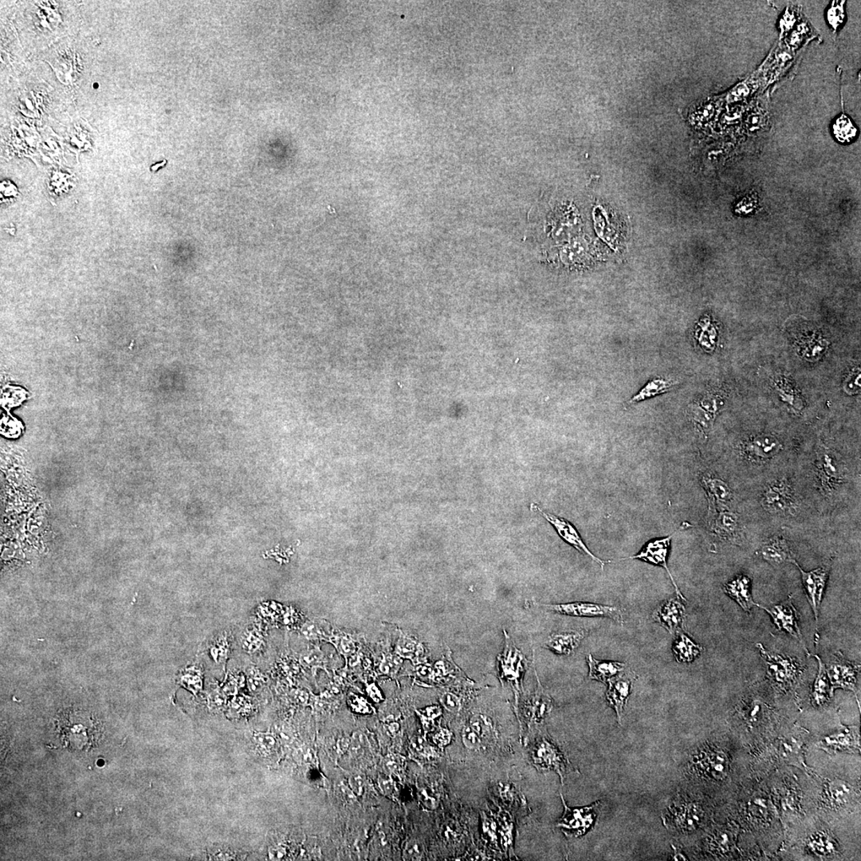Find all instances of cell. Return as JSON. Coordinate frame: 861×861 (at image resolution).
<instances>
[{"label": "cell", "instance_id": "1", "mask_svg": "<svg viewBox=\"0 0 861 861\" xmlns=\"http://www.w3.org/2000/svg\"><path fill=\"white\" fill-rule=\"evenodd\" d=\"M505 648L502 653L498 657L500 663L501 680L510 684L514 691L518 694L521 689L522 679L525 671L528 666V660L518 650L508 636L506 631Z\"/></svg>", "mask_w": 861, "mask_h": 861}, {"label": "cell", "instance_id": "2", "mask_svg": "<svg viewBox=\"0 0 861 861\" xmlns=\"http://www.w3.org/2000/svg\"><path fill=\"white\" fill-rule=\"evenodd\" d=\"M532 760L540 771H554L559 774L561 782L572 767L566 757L557 746L546 738H541L533 746Z\"/></svg>", "mask_w": 861, "mask_h": 861}, {"label": "cell", "instance_id": "3", "mask_svg": "<svg viewBox=\"0 0 861 861\" xmlns=\"http://www.w3.org/2000/svg\"><path fill=\"white\" fill-rule=\"evenodd\" d=\"M757 646L760 649L769 676L777 684L787 687L792 686L797 681L801 671V666L795 659L768 652L761 643H757Z\"/></svg>", "mask_w": 861, "mask_h": 861}, {"label": "cell", "instance_id": "4", "mask_svg": "<svg viewBox=\"0 0 861 861\" xmlns=\"http://www.w3.org/2000/svg\"><path fill=\"white\" fill-rule=\"evenodd\" d=\"M543 609L562 615L581 617H608L612 620L623 624L624 616L623 612L616 606H609L593 603L574 602L559 605H541Z\"/></svg>", "mask_w": 861, "mask_h": 861}, {"label": "cell", "instance_id": "5", "mask_svg": "<svg viewBox=\"0 0 861 861\" xmlns=\"http://www.w3.org/2000/svg\"><path fill=\"white\" fill-rule=\"evenodd\" d=\"M562 803L565 806L564 814L557 822V827L562 828L567 836L581 837L593 826L597 817L599 801L581 809L568 808L561 794Z\"/></svg>", "mask_w": 861, "mask_h": 861}, {"label": "cell", "instance_id": "6", "mask_svg": "<svg viewBox=\"0 0 861 861\" xmlns=\"http://www.w3.org/2000/svg\"><path fill=\"white\" fill-rule=\"evenodd\" d=\"M532 510L537 511L541 516L546 519L547 521H548L552 526L554 527L557 534L560 536V538L564 540L566 543L573 546V548H575L577 550L580 552V553L589 556L590 559L593 560L595 562H597L598 564L602 567V570L605 564H607V563L609 562L603 561L598 559V557H596L592 552L589 550L587 545L584 544L580 534L577 532V530L574 527L571 523L567 521L566 519L556 516L555 514H552L550 513H547L537 505H534V503H532Z\"/></svg>", "mask_w": 861, "mask_h": 861}, {"label": "cell", "instance_id": "7", "mask_svg": "<svg viewBox=\"0 0 861 861\" xmlns=\"http://www.w3.org/2000/svg\"><path fill=\"white\" fill-rule=\"evenodd\" d=\"M762 503L768 512L783 514L795 510L796 500L792 486L786 479H780L766 487Z\"/></svg>", "mask_w": 861, "mask_h": 861}, {"label": "cell", "instance_id": "8", "mask_svg": "<svg viewBox=\"0 0 861 861\" xmlns=\"http://www.w3.org/2000/svg\"><path fill=\"white\" fill-rule=\"evenodd\" d=\"M817 468L822 489L826 493L838 489L846 478V470L841 460L827 448L817 454Z\"/></svg>", "mask_w": 861, "mask_h": 861}, {"label": "cell", "instance_id": "9", "mask_svg": "<svg viewBox=\"0 0 861 861\" xmlns=\"http://www.w3.org/2000/svg\"><path fill=\"white\" fill-rule=\"evenodd\" d=\"M826 669L828 679L834 687L855 689L860 664L849 662L841 652H837Z\"/></svg>", "mask_w": 861, "mask_h": 861}, {"label": "cell", "instance_id": "10", "mask_svg": "<svg viewBox=\"0 0 861 861\" xmlns=\"http://www.w3.org/2000/svg\"><path fill=\"white\" fill-rule=\"evenodd\" d=\"M671 538H673V535H670L667 538L658 539L649 541V543L643 547V549L639 552L637 555L628 557V559L641 560L650 563V564L664 568L666 571L668 572L671 582H673L677 595H678V597L682 600H686L684 596L682 595L678 587H677L673 575H671L668 566V557Z\"/></svg>", "mask_w": 861, "mask_h": 861}, {"label": "cell", "instance_id": "11", "mask_svg": "<svg viewBox=\"0 0 861 861\" xmlns=\"http://www.w3.org/2000/svg\"><path fill=\"white\" fill-rule=\"evenodd\" d=\"M760 606V608L767 612L772 617L774 624L776 625L779 630L787 631L789 634L803 644L805 648L803 637L801 635V632L798 625V615L792 600H787L781 604L774 605L771 606Z\"/></svg>", "mask_w": 861, "mask_h": 861}, {"label": "cell", "instance_id": "12", "mask_svg": "<svg viewBox=\"0 0 861 861\" xmlns=\"http://www.w3.org/2000/svg\"><path fill=\"white\" fill-rule=\"evenodd\" d=\"M794 564L797 566L800 573H801V579L806 592L807 598L813 609L816 621H819V609L821 603L823 593L826 586L828 577V568L826 567H821L810 572H806L801 568L798 564L797 561H794Z\"/></svg>", "mask_w": 861, "mask_h": 861}, {"label": "cell", "instance_id": "13", "mask_svg": "<svg viewBox=\"0 0 861 861\" xmlns=\"http://www.w3.org/2000/svg\"><path fill=\"white\" fill-rule=\"evenodd\" d=\"M685 617V606L676 598L664 600L653 614V620L665 628L670 634L683 629Z\"/></svg>", "mask_w": 861, "mask_h": 861}, {"label": "cell", "instance_id": "14", "mask_svg": "<svg viewBox=\"0 0 861 861\" xmlns=\"http://www.w3.org/2000/svg\"><path fill=\"white\" fill-rule=\"evenodd\" d=\"M635 674L632 671L620 673L609 681V689L606 692V698L611 707H613L621 723L623 712L631 694Z\"/></svg>", "mask_w": 861, "mask_h": 861}, {"label": "cell", "instance_id": "15", "mask_svg": "<svg viewBox=\"0 0 861 861\" xmlns=\"http://www.w3.org/2000/svg\"><path fill=\"white\" fill-rule=\"evenodd\" d=\"M782 449V445L778 438L760 435L747 441L743 446V452L751 461L761 463L777 456Z\"/></svg>", "mask_w": 861, "mask_h": 861}, {"label": "cell", "instance_id": "16", "mask_svg": "<svg viewBox=\"0 0 861 861\" xmlns=\"http://www.w3.org/2000/svg\"><path fill=\"white\" fill-rule=\"evenodd\" d=\"M703 814L701 809L695 804H674L670 807L669 821L676 830L691 832L700 826Z\"/></svg>", "mask_w": 861, "mask_h": 861}, {"label": "cell", "instance_id": "17", "mask_svg": "<svg viewBox=\"0 0 861 861\" xmlns=\"http://www.w3.org/2000/svg\"><path fill=\"white\" fill-rule=\"evenodd\" d=\"M698 765L703 774L716 780L724 779L729 772V760L721 751H703L698 757Z\"/></svg>", "mask_w": 861, "mask_h": 861}, {"label": "cell", "instance_id": "18", "mask_svg": "<svg viewBox=\"0 0 861 861\" xmlns=\"http://www.w3.org/2000/svg\"><path fill=\"white\" fill-rule=\"evenodd\" d=\"M587 634V632L584 630L554 633L547 639L544 647L557 655L571 656Z\"/></svg>", "mask_w": 861, "mask_h": 861}, {"label": "cell", "instance_id": "19", "mask_svg": "<svg viewBox=\"0 0 861 861\" xmlns=\"http://www.w3.org/2000/svg\"><path fill=\"white\" fill-rule=\"evenodd\" d=\"M760 555L763 559L773 566H781L795 561L793 551L787 540L782 537H774L766 541L762 546Z\"/></svg>", "mask_w": 861, "mask_h": 861}, {"label": "cell", "instance_id": "20", "mask_svg": "<svg viewBox=\"0 0 861 861\" xmlns=\"http://www.w3.org/2000/svg\"><path fill=\"white\" fill-rule=\"evenodd\" d=\"M538 683L537 691L532 700L529 701L526 710H525V719H527L529 725L543 723L553 707L551 698L544 691L539 680Z\"/></svg>", "mask_w": 861, "mask_h": 861}, {"label": "cell", "instance_id": "21", "mask_svg": "<svg viewBox=\"0 0 861 861\" xmlns=\"http://www.w3.org/2000/svg\"><path fill=\"white\" fill-rule=\"evenodd\" d=\"M723 591L734 599L746 613L751 614L753 607L757 605L752 598L751 579L746 575H740L725 584Z\"/></svg>", "mask_w": 861, "mask_h": 861}, {"label": "cell", "instance_id": "22", "mask_svg": "<svg viewBox=\"0 0 861 861\" xmlns=\"http://www.w3.org/2000/svg\"><path fill=\"white\" fill-rule=\"evenodd\" d=\"M718 409L717 398L712 396V394H707V396L704 397L700 403L690 406L689 413L696 423L700 425L703 429L707 431L713 425Z\"/></svg>", "mask_w": 861, "mask_h": 861}, {"label": "cell", "instance_id": "23", "mask_svg": "<svg viewBox=\"0 0 861 861\" xmlns=\"http://www.w3.org/2000/svg\"><path fill=\"white\" fill-rule=\"evenodd\" d=\"M589 667V679L608 683L625 670V664L613 662H600L593 657L592 655L587 657Z\"/></svg>", "mask_w": 861, "mask_h": 861}, {"label": "cell", "instance_id": "24", "mask_svg": "<svg viewBox=\"0 0 861 861\" xmlns=\"http://www.w3.org/2000/svg\"><path fill=\"white\" fill-rule=\"evenodd\" d=\"M703 651L700 646L693 642L684 633L676 632L673 643V652L677 662L690 663L696 659Z\"/></svg>", "mask_w": 861, "mask_h": 861}, {"label": "cell", "instance_id": "25", "mask_svg": "<svg viewBox=\"0 0 861 861\" xmlns=\"http://www.w3.org/2000/svg\"><path fill=\"white\" fill-rule=\"evenodd\" d=\"M675 382L669 380V379L655 378L653 380L649 381L634 397H632L629 402V404H634L657 397L658 395L667 393L671 388L675 386Z\"/></svg>", "mask_w": 861, "mask_h": 861}, {"label": "cell", "instance_id": "26", "mask_svg": "<svg viewBox=\"0 0 861 861\" xmlns=\"http://www.w3.org/2000/svg\"><path fill=\"white\" fill-rule=\"evenodd\" d=\"M231 639L229 632H224L214 637L212 640L207 643V651L209 657L213 659V662L219 666L224 665L227 658H229L231 648Z\"/></svg>", "mask_w": 861, "mask_h": 861}, {"label": "cell", "instance_id": "27", "mask_svg": "<svg viewBox=\"0 0 861 861\" xmlns=\"http://www.w3.org/2000/svg\"><path fill=\"white\" fill-rule=\"evenodd\" d=\"M702 483L709 496L718 502L725 503L732 500L733 493L730 487L721 479L711 475H703Z\"/></svg>", "mask_w": 861, "mask_h": 861}, {"label": "cell", "instance_id": "28", "mask_svg": "<svg viewBox=\"0 0 861 861\" xmlns=\"http://www.w3.org/2000/svg\"><path fill=\"white\" fill-rule=\"evenodd\" d=\"M739 517L733 512L724 511L720 512L714 519L713 529L720 537L733 539L738 534L739 530Z\"/></svg>", "mask_w": 861, "mask_h": 861}, {"label": "cell", "instance_id": "29", "mask_svg": "<svg viewBox=\"0 0 861 861\" xmlns=\"http://www.w3.org/2000/svg\"><path fill=\"white\" fill-rule=\"evenodd\" d=\"M817 662H819V673H817V678L814 687L813 698L816 704L821 705L828 700L830 696V679H828L826 665L822 662L819 657L814 656Z\"/></svg>", "mask_w": 861, "mask_h": 861}, {"label": "cell", "instance_id": "30", "mask_svg": "<svg viewBox=\"0 0 861 861\" xmlns=\"http://www.w3.org/2000/svg\"><path fill=\"white\" fill-rule=\"evenodd\" d=\"M395 651L400 657L414 659L422 656V654H423V647L415 639L402 633L398 639Z\"/></svg>", "mask_w": 861, "mask_h": 861}, {"label": "cell", "instance_id": "31", "mask_svg": "<svg viewBox=\"0 0 861 861\" xmlns=\"http://www.w3.org/2000/svg\"><path fill=\"white\" fill-rule=\"evenodd\" d=\"M833 133L839 142H850L857 136L858 129L846 115L838 117L833 124Z\"/></svg>", "mask_w": 861, "mask_h": 861}, {"label": "cell", "instance_id": "32", "mask_svg": "<svg viewBox=\"0 0 861 861\" xmlns=\"http://www.w3.org/2000/svg\"><path fill=\"white\" fill-rule=\"evenodd\" d=\"M263 643V637L261 634V631L257 629L245 630L243 632L240 637V643L242 648L248 653H256L261 650V646Z\"/></svg>", "mask_w": 861, "mask_h": 861}, {"label": "cell", "instance_id": "33", "mask_svg": "<svg viewBox=\"0 0 861 861\" xmlns=\"http://www.w3.org/2000/svg\"><path fill=\"white\" fill-rule=\"evenodd\" d=\"M300 662L304 667L311 668L313 673H316L318 668L323 669L326 671V659H325L324 654L320 649L315 648L310 651L303 653L300 657Z\"/></svg>", "mask_w": 861, "mask_h": 861}, {"label": "cell", "instance_id": "34", "mask_svg": "<svg viewBox=\"0 0 861 861\" xmlns=\"http://www.w3.org/2000/svg\"><path fill=\"white\" fill-rule=\"evenodd\" d=\"M809 846L812 851L819 855H828L835 851V844L832 839L825 834H819L812 838Z\"/></svg>", "mask_w": 861, "mask_h": 861}, {"label": "cell", "instance_id": "35", "mask_svg": "<svg viewBox=\"0 0 861 861\" xmlns=\"http://www.w3.org/2000/svg\"><path fill=\"white\" fill-rule=\"evenodd\" d=\"M329 641L331 642L337 648L338 651L343 655L346 660L349 657H353L356 652L355 642L353 639L347 635H331L329 637Z\"/></svg>", "mask_w": 861, "mask_h": 861}, {"label": "cell", "instance_id": "36", "mask_svg": "<svg viewBox=\"0 0 861 861\" xmlns=\"http://www.w3.org/2000/svg\"><path fill=\"white\" fill-rule=\"evenodd\" d=\"M830 792L832 799L837 804H846L853 794L852 787L843 781L833 782Z\"/></svg>", "mask_w": 861, "mask_h": 861}, {"label": "cell", "instance_id": "37", "mask_svg": "<svg viewBox=\"0 0 861 861\" xmlns=\"http://www.w3.org/2000/svg\"><path fill=\"white\" fill-rule=\"evenodd\" d=\"M302 633L303 636L310 641H316L318 639H323V640L324 639H327V641H329L330 636H331L327 634L322 629V625H318V623L316 621L306 622L302 627Z\"/></svg>", "mask_w": 861, "mask_h": 861}, {"label": "cell", "instance_id": "38", "mask_svg": "<svg viewBox=\"0 0 861 861\" xmlns=\"http://www.w3.org/2000/svg\"><path fill=\"white\" fill-rule=\"evenodd\" d=\"M462 739L464 746L468 749L478 751L481 748L482 739L470 725H466L464 728Z\"/></svg>", "mask_w": 861, "mask_h": 861}, {"label": "cell", "instance_id": "39", "mask_svg": "<svg viewBox=\"0 0 861 861\" xmlns=\"http://www.w3.org/2000/svg\"><path fill=\"white\" fill-rule=\"evenodd\" d=\"M837 3H836V2H833L831 8L828 9L827 13L828 23H830L834 30H837L838 28V26L843 23L844 19V2L843 1L842 3H839V2Z\"/></svg>", "mask_w": 861, "mask_h": 861}, {"label": "cell", "instance_id": "40", "mask_svg": "<svg viewBox=\"0 0 861 861\" xmlns=\"http://www.w3.org/2000/svg\"><path fill=\"white\" fill-rule=\"evenodd\" d=\"M417 713H418L421 719L426 732H429L432 728L433 723H434V719L440 716L442 712L441 707L434 706L427 707L424 711H417Z\"/></svg>", "mask_w": 861, "mask_h": 861}, {"label": "cell", "instance_id": "41", "mask_svg": "<svg viewBox=\"0 0 861 861\" xmlns=\"http://www.w3.org/2000/svg\"><path fill=\"white\" fill-rule=\"evenodd\" d=\"M424 848L422 844L416 840H411L406 844L404 851L405 860H420L423 855Z\"/></svg>", "mask_w": 861, "mask_h": 861}, {"label": "cell", "instance_id": "42", "mask_svg": "<svg viewBox=\"0 0 861 861\" xmlns=\"http://www.w3.org/2000/svg\"><path fill=\"white\" fill-rule=\"evenodd\" d=\"M765 707L759 701H754L750 704L746 712V717L750 723H757L763 716L765 713Z\"/></svg>", "mask_w": 861, "mask_h": 861}, {"label": "cell", "instance_id": "43", "mask_svg": "<svg viewBox=\"0 0 861 861\" xmlns=\"http://www.w3.org/2000/svg\"><path fill=\"white\" fill-rule=\"evenodd\" d=\"M729 842L730 840L727 833L725 832H717L716 834H714L710 846L718 852L724 851L728 848Z\"/></svg>", "mask_w": 861, "mask_h": 861}, {"label": "cell", "instance_id": "44", "mask_svg": "<svg viewBox=\"0 0 861 861\" xmlns=\"http://www.w3.org/2000/svg\"><path fill=\"white\" fill-rule=\"evenodd\" d=\"M398 658L388 656L384 657L380 665V671L383 674L391 675L393 673H396L399 669L400 662Z\"/></svg>", "mask_w": 861, "mask_h": 861}, {"label": "cell", "instance_id": "45", "mask_svg": "<svg viewBox=\"0 0 861 861\" xmlns=\"http://www.w3.org/2000/svg\"><path fill=\"white\" fill-rule=\"evenodd\" d=\"M441 702L443 706L451 712H458L460 707L459 698L457 696L452 694V693L443 694L441 698Z\"/></svg>", "mask_w": 861, "mask_h": 861}, {"label": "cell", "instance_id": "46", "mask_svg": "<svg viewBox=\"0 0 861 861\" xmlns=\"http://www.w3.org/2000/svg\"><path fill=\"white\" fill-rule=\"evenodd\" d=\"M365 740H366L365 736H363L362 735L356 734L354 736L353 739H352V741H350V750L352 753V755L356 757L362 754V752L363 751H364L366 745L365 743Z\"/></svg>", "mask_w": 861, "mask_h": 861}, {"label": "cell", "instance_id": "47", "mask_svg": "<svg viewBox=\"0 0 861 861\" xmlns=\"http://www.w3.org/2000/svg\"><path fill=\"white\" fill-rule=\"evenodd\" d=\"M350 785L354 794L361 795L365 786V780L359 774H354L350 778Z\"/></svg>", "mask_w": 861, "mask_h": 861}, {"label": "cell", "instance_id": "48", "mask_svg": "<svg viewBox=\"0 0 861 861\" xmlns=\"http://www.w3.org/2000/svg\"><path fill=\"white\" fill-rule=\"evenodd\" d=\"M435 743L440 747H445L450 744L452 739V734L447 729H441L440 732L434 736Z\"/></svg>", "mask_w": 861, "mask_h": 861}, {"label": "cell", "instance_id": "49", "mask_svg": "<svg viewBox=\"0 0 861 861\" xmlns=\"http://www.w3.org/2000/svg\"><path fill=\"white\" fill-rule=\"evenodd\" d=\"M379 784H380L381 789L384 794L387 795L393 794L394 786L392 780L382 778L379 780Z\"/></svg>", "mask_w": 861, "mask_h": 861}, {"label": "cell", "instance_id": "50", "mask_svg": "<svg viewBox=\"0 0 861 861\" xmlns=\"http://www.w3.org/2000/svg\"><path fill=\"white\" fill-rule=\"evenodd\" d=\"M386 766L387 767V770L393 773H397L400 770V764L398 761L395 759L394 756L392 755L388 756L386 761Z\"/></svg>", "mask_w": 861, "mask_h": 861}]
</instances>
